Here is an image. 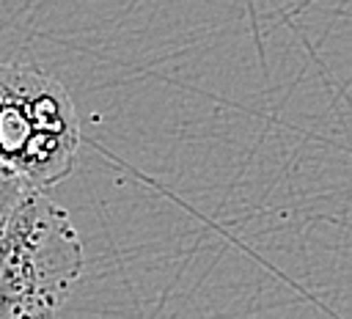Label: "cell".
<instances>
[{"instance_id":"6da1fadb","label":"cell","mask_w":352,"mask_h":319,"mask_svg":"<svg viewBox=\"0 0 352 319\" xmlns=\"http://www.w3.org/2000/svg\"><path fill=\"white\" fill-rule=\"evenodd\" d=\"M82 272L69 212L30 187L0 226V319L58 314Z\"/></svg>"},{"instance_id":"7a4b0ae2","label":"cell","mask_w":352,"mask_h":319,"mask_svg":"<svg viewBox=\"0 0 352 319\" xmlns=\"http://www.w3.org/2000/svg\"><path fill=\"white\" fill-rule=\"evenodd\" d=\"M77 148L80 118L66 85L33 63H0V160L47 190L72 173Z\"/></svg>"},{"instance_id":"3957f363","label":"cell","mask_w":352,"mask_h":319,"mask_svg":"<svg viewBox=\"0 0 352 319\" xmlns=\"http://www.w3.org/2000/svg\"><path fill=\"white\" fill-rule=\"evenodd\" d=\"M33 184L19 173V170H14L11 165H6L3 160H0V226H3V220L11 214V209L19 204V198L30 190Z\"/></svg>"}]
</instances>
